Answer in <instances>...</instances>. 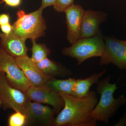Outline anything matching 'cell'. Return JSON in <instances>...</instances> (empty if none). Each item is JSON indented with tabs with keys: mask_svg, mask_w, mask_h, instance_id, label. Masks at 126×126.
Wrapping results in <instances>:
<instances>
[{
	"mask_svg": "<svg viewBox=\"0 0 126 126\" xmlns=\"http://www.w3.org/2000/svg\"><path fill=\"white\" fill-rule=\"evenodd\" d=\"M32 46L31 49L32 55L31 59L35 63H38L42 60L47 58L51 51L45 44H38L36 41L32 40Z\"/></svg>",
	"mask_w": 126,
	"mask_h": 126,
	"instance_id": "e0dca14e",
	"label": "cell"
},
{
	"mask_svg": "<svg viewBox=\"0 0 126 126\" xmlns=\"http://www.w3.org/2000/svg\"><path fill=\"white\" fill-rule=\"evenodd\" d=\"M40 7L35 11L26 14L23 10L17 12L18 18L12 24L13 31L18 36L27 40H37L44 36L47 27Z\"/></svg>",
	"mask_w": 126,
	"mask_h": 126,
	"instance_id": "3957f363",
	"label": "cell"
},
{
	"mask_svg": "<svg viewBox=\"0 0 126 126\" xmlns=\"http://www.w3.org/2000/svg\"><path fill=\"white\" fill-rule=\"evenodd\" d=\"M0 48L14 58L27 56L26 40L16 35L13 30L8 35L0 32Z\"/></svg>",
	"mask_w": 126,
	"mask_h": 126,
	"instance_id": "7c38bea8",
	"label": "cell"
},
{
	"mask_svg": "<svg viewBox=\"0 0 126 126\" xmlns=\"http://www.w3.org/2000/svg\"><path fill=\"white\" fill-rule=\"evenodd\" d=\"M6 5L12 7H18L20 5L21 0H3Z\"/></svg>",
	"mask_w": 126,
	"mask_h": 126,
	"instance_id": "7402d4cb",
	"label": "cell"
},
{
	"mask_svg": "<svg viewBox=\"0 0 126 126\" xmlns=\"http://www.w3.org/2000/svg\"><path fill=\"white\" fill-rule=\"evenodd\" d=\"M107 72L104 69L98 73L91 75L84 79H76L75 84L72 95L78 98H82L86 96L90 91L91 86L99 82V79Z\"/></svg>",
	"mask_w": 126,
	"mask_h": 126,
	"instance_id": "9a60e30c",
	"label": "cell"
},
{
	"mask_svg": "<svg viewBox=\"0 0 126 126\" xmlns=\"http://www.w3.org/2000/svg\"><path fill=\"white\" fill-rule=\"evenodd\" d=\"M26 117L23 113L16 111L9 117V126H23L26 124Z\"/></svg>",
	"mask_w": 126,
	"mask_h": 126,
	"instance_id": "ac0fdd59",
	"label": "cell"
},
{
	"mask_svg": "<svg viewBox=\"0 0 126 126\" xmlns=\"http://www.w3.org/2000/svg\"><path fill=\"white\" fill-rule=\"evenodd\" d=\"M105 46L99 64H113L121 70L126 69V40L103 36Z\"/></svg>",
	"mask_w": 126,
	"mask_h": 126,
	"instance_id": "8992f818",
	"label": "cell"
},
{
	"mask_svg": "<svg viewBox=\"0 0 126 126\" xmlns=\"http://www.w3.org/2000/svg\"><path fill=\"white\" fill-rule=\"evenodd\" d=\"M74 0H56L53 6L54 9L57 12H64L68 7L74 4Z\"/></svg>",
	"mask_w": 126,
	"mask_h": 126,
	"instance_id": "d6986e66",
	"label": "cell"
},
{
	"mask_svg": "<svg viewBox=\"0 0 126 126\" xmlns=\"http://www.w3.org/2000/svg\"><path fill=\"white\" fill-rule=\"evenodd\" d=\"M105 43L101 31L94 37L80 38L70 47L63 48L62 53L64 56L73 58L81 64L88 59L101 56Z\"/></svg>",
	"mask_w": 126,
	"mask_h": 126,
	"instance_id": "277c9868",
	"label": "cell"
},
{
	"mask_svg": "<svg viewBox=\"0 0 126 126\" xmlns=\"http://www.w3.org/2000/svg\"><path fill=\"white\" fill-rule=\"evenodd\" d=\"M111 77L109 75L97 83L96 90L100 95V99L91 113L92 118L96 121L107 124L121 106L126 103V97L122 95L116 99L113 97L117 89L116 83L109 82Z\"/></svg>",
	"mask_w": 126,
	"mask_h": 126,
	"instance_id": "7a4b0ae2",
	"label": "cell"
},
{
	"mask_svg": "<svg viewBox=\"0 0 126 126\" xmlns=\"http://www.w3.org/2000/svg\"><path fill=\"white\" fill-rule=\"evenodd\" d=\"M25 93L30 101L52 106L56 115L64 107V102L62 97L45 84L40 86H31Z\"/></svg>",
	"mask_w": 126,
	"mask_h": 126,
	"instance_id": "9c48e42d",
	"label": "cell"
},
{
	"mask_svg": "<svg viewBox=\"0 0 126 126\" xmlns=\"http://www.w3.org/2000/svg\"><path fill=\"white\" fill-rule=\"evenodd\" d=\"M0 72H4L8 83L13 87L25 92L31 86L19 67L15 59L0 47Z\"/></svg>",
	"mask_w": 126,
	"mask_h": 126,
	"instance_id": "5b68a950",
	"label": "cell"
},
{
	"mask_svg": "<svg viewBox=\"0 0 126 126\" xmlns=\"http://www.w3.org/2000/svg\"><path fill=\"white\" fill-rule=\"evenodd\" d=\"M0 98L4 110L10 109L23 113L29 100L25 93L8 83L2 72H0Z\"/></svg>",
	"mask_w": 126,
	"mask_h": 126,
	"instance_id": "52a82bcc",
	"label": "cell"
},
{
	"mask_svg": "<svg viewBox=\"0 0 126 126\" xmlns=\"http://www.w3.org/2000/svg\"><path fill=\"white\" fill-rule=\"evenodd\" d=\"M15 60L29 81L31 86L45 85L51 77L41 71L28 56L15 59Z\"/></svg>",
	"mask_w": 126,
	"mask_h": 126,
	"instance_id": "4fadbf2b",
	"label": "cell"
},
{
	"mask_svg": "<svg viewBox=\"0 0 126 126\" xmlns=\"http://www.w3.org/2000/svg\"></svg>",
	"mask_w": 126,
	"mask_h": 126,
	"instance_id": "484cf974",
	"label": "cell"
},
{
	"mask_svg": "<svg viewBox=\"0 0 126 126\" xmlns=\"http://www.w3.org/2000/svg\"><path fill=\"white\" fill-rule=\"evenodd\" d=\"M107 15L104 12L90 9L85 11L81 23L80 38L94 37L101 31L100 25L107 20Z\"/></svg>",
	"mask_w": 126,
	"mask_h": 126,
	"instance_id": "8fae6325",
	"label": "cell"
},
{
	"mask_svg": "<svg viewBox=\"0 0 126 126\" xmlns=\"http://www.w3.org/2000/svg\"><path fill=\"white\" fill-rule=\"evenodd\" d=\"M84 11L81 5L73 4L64 12L67 30V40L71 44L80 38L81 23Z\"/></svg>",
	"mask_w": 126,
	"mask_h": 126,
	"instance_id": "30bf717a",
	"label": "cell"
},
{
	"mask_svg": "<svg viewBox=\"0 0 126 126\" xmlns=\"http://www.w3.org/2000/svg\"><path fill=\"white\" fill-rule=\"evenodd\" d=\"M23 113L26 120L25 126H54L55 112L49 106L29 100Z\"/></svg>",
	"mask_w": 126,
	"mask_h": 126,
	"instance_id": "ba28073f",
	"label": "cell"
},
{
	"mask_svg": "<svg viewBox=\"0 0 126 126\" xmlns=\"http://www.w3.org/2000/svg\"><path fill=\"white\" fill-rule=\"evenodd\" d=\"M10 16L8 14H2L0 15V26L9 23Z\"/></svg>",
	"mask_w": 126,
	"mask_h": 126,
	"instance_id": "603a6c76",
	"label": "cell"
},
{
	"mask_svg": "<svg viewBox=\"0 0 126 126\" xmlns=\"http://www.w3.org/2000/svg\"><path fill=\"white\" fill-rule=\"evenodd\" d=\"M2 102H1V100L0 98V106H1Z\"/></svg>",
	"mask_w": 126,
	"mask_h": 126,
	"instance_id": "d4e9b609",
	"label": "cell"
},
{
	"mask_svg": "<svg viewBox=\"0 0 126 126\" xmlns=\"http://www.w3.org/2000/svg\"><path fill=\"white\" fill-rule=\"evenodd\" d=\"M126 125V113L124 112L123 116L120 118L119 121L115 126H124Z\"/></svg>",
	"mask_w": 126,
	"mask_h": 126,
	"instance_id": "cb8c5ba5",
	"label": "cell"
},
{
	"mask_svg": "<svg viewBox=\"0 0 126 126\" xmlns=\"http://www.w3.org/2000/svg\"><path fill=\"white\" fill-rule=\"evenodd\" d=\"M0 29L2 33L6 34H9L11 33L13 30L12 26L10 24V23L3 25L0 26Z\"/></svg>",
	"mask_w": 126,
	"mask_h": 126,
	"instance_id": "ffe728a7",
	"label": "cell"
},
{
	"mask_svg": "<svg viewBox=\"0 0 126 126\" xmlns=\"http://www.w3.org/2000/svg\"><path fill=\"white\" fill-rule=\"evenodd\" d=\"M59 94L63 99L64 106L55 118L54 126H97V121L91 116L98 102L95 92L90 91L82 98Z\"/></svg>",
	"mask_w": 126,
	"mask_h": 126,
	"instance_id": "6da1fadb",
	"label": "cell"
},
{
	"mask_svg": "<svg viewBox=\"0 0 126 126\" xmlns=\"http://www.w3.org/2000/svg\"><path fill=\"white\" fill-rule=\"evenodd\" d=\"M76 79L69 78L65 79H59L50 77L46 82L47 87L58 93L72 95Z\"/></svg>",
	"mask_w": 126,
	"mask_h": 126,
	"instance_id": "2e32d148",
	"label": "cell"
},
{
	"mask_svg": "<svg viewBox=\"0 0 126 126\" xmlns=\"http://www.w3.org/2000/svg\"><path fill=\"white\" fill-rule=\"evenodd\" d=\"M56 0H42L40 8L44 10L48 6L54 5L56 2Z\"/></svg>",
	"mask_w": 126,
	"mask_h": 126,
	"instance_id": "44dd1931",
	"label": "cell"
},
{
	"mask_svg": "<svg viewBox=\"0 0 126 126\" xmlns=\"http://www.w3.org/2000/svg\"><path fill=\"white\" fill-rule=\"evenodd\" d=\"M35 63L41 71L51 77L63 78L72 74L70 69L47 58Z\"/></svg>",
	"mask_w": 126,
	"mask_h": 126,
	"instance_id": "5bb4252c",
	"label": "cell"
}]
</instances>
